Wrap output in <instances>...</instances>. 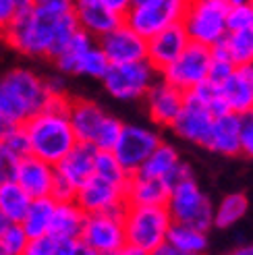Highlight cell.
<instances>
[{
  "mask_svg": "<svg viewBox=\"0 0 253 255\" xmlns=\"http://www.w3.org/2000/svg\"><path fill=\"white\" fill-rule=\"evenodd\" d=\"M77 31L79 25L73 17V10L50 12L31 6L17 12V17L0 33V40L27 58L52 60Z\"/></svg>",
  "mask_w": 253,
  "mask_h": 255,
  "instance_id": "obj_1",
  "label": "cell"
},
{
  "mask_svg": "<svg viewBox=\"0 0 253 255\" xmlns=\"http://www.w3.org/2000/svg\"><path fill=\"white\" fill-rule=\"evenodd\" d=\"M0 154L15 162L29 154V143L21 125H8L4 131H0Z\"/></svg>",
  "mask_w": 253,
  "mask_h": 255,
  "instance_id": "obj_33",
  "label": "cell"
},
{
  "mask_svg": "<svg viewBox=\"0 0 253 255\" xmlns=\"http://www.w3.org/2000/svg\"><path fill=\"white\" fill-rule=\"evenodd\" d=\"M249 27H251V4L249 2L229 4V10H226V29L241 31Z\"/></svg>",
  "mask_w": 253,
  "mask_h": 255,
  "instance_id": "obj_36",
  "label": "cell"
},
{
  "mask_svg": "<svg viewBox=\"0 0 253 255\" xmlns=\"http://www.w3.org/2000/svg\"><path fill=\"white\" fill-rule=\"evenodd\" d=\"M226 255H253V245H243V247H237V249L229 251Z\"/></svg>",
  "mask_w": 253,
  "mask_h": 255,
  "instance_id": "obj_45",
  "label": "cell"
},
{
  "mask_svg": "<svg viewBox=\"0 0 253 255\" xmlns=\"http://www.w3.org/2000/svg\"><path fill=\"white\" fill-rule=\"evenodd\" d=\"M135 172H143L147 176L162 178L168 187H172L174 183L183 181L187 176H191V168H189L187 162H183L179 149L166 141H162L154 151H151L149 158L141 164V168L135 170Z\"/></svg>",
  "mask_w": 253,
  "mask_h": 255,
  "instance_id": "obj_18",
  "label": "cell"
},
{
  "mask_svg": "<svg viewBox=\"0 0 253 255\" xmlns=\"http://www.w3.org/2000/svg\"><path fill=\"white\" fill-rule=\"evenodd\" d=\"M239 135H241V117L235 112H222L214 117L204 147L226 158L239 156L241 154Z\"/></svg>",
  "mask_w": 253,
  "mask_h": 255,
  "instance_id": "obj_23",
  "label": "cell"
},
{
  "mask_svg": "<svg viewBox=\"0 0 253 255\" xmlns=\"http://www.w3.org/2000/svg\"><path fill=\"white\" fill-rule=\"evenodd\" d=\"M164 206H166L172 222L195 226L206 233H210V228H214L212 226L214 201L210 199L208 193H204V189L199 187L193 174L170 187L168 199Z\"/></svg>",
  "mask_w": 253,
  "mask_h": 255,
  "instance_id": "obj_6",
  "label": "cell"
},
{
  "mask_svg": "<svg viewBox=\"0 0 253 255\" xmlns=\"http://www.w3.org/2000/svg\"><path fill=\"white\" fill-rule=\"evenodd\" d=\"M98 46L102 48L110 65H123V62L145 60L147 54V40L133 31L129 25H117L112 31L98 37Z\"/></svg>",
  "mask_w": 253,
  "mask_h": 255,
  "instance_id": "obj_15",
  "label": "cell"
},
{
  "mask_svg": "<svg viewBox=\"0 0 253 255\" xmlns=\"http://www.w3.org/2000/svg\"><path fill=\"white\" fill-rule=\"evenodd\" d=\"M235 69V65L231 60H226L224 56L212 52V60H210V71H208V81L214 85H220L226 77L231 75V71Z\"/></svg>",
  "mask_w": 253,
  "mask_h": 255,
  "instance_id": "obj_37",
  "label": "cell"
},
{
  "mask_svg": "<svg viewBox=\"0 0 253 255\" xmlns=\"http://www.w3.org/2000/svg\"><path fill=\"white\" fill-rule=\"evenodd\" d=\"M241 2H251V0H229V4H241Z\"/></svg>",
  "mask_w": 253,
  "mask_h": 255,
  "instance_id": "obj_50",
  "label": "cell"
},
{
  "mask_svg": "<svg viewBox=\"0 0 253 255\" xmlns=\"http://www.w3.org/2000/svg\"><path fill=\"white\" fill-rule=\"evenodd\" d=\"M27 241H29V237L25 235L21 224L12 222L6 228V233L0 237V249H2L6 255H21L25 245H27Z\"/></svg>",
  "mask_w": 253,
  "mask_h": 255,
  "instance_id": "obj_35",
  "label": "cell"
},
{
  "mask_svg": "<svg viewBox=\"0 0 253 255\" xmlns=\"http://www.w3.org/2000/svg\"><path fill=\"white\" fill-rule=\"evenodd\" d=\"M119 255H147L145 251H141L139 247H135V245H129V243H125V247L121 249V253Z\"/></svg>",
  "mask_w": 253,
  "mask_h": 255,
  "instance_id": "obj_44",
  "label": "cell"
},
{
  "mask_svg": "<svg viewBox=\"0 0 253 255\" xmlns=\"http://www.w3.org/2000/svg\"><path fill=\"white\" fill-rule=\"evenodd\" d=\"M166 245L185 251V253H195V255H206L208 251V233L201 228L181 224V222H172L166 235Z\"/></svg>",
  "mask_w": 253,
  "mask_h": 255,
  "instance_id": "obj_28",
  "label": "cell"
},
{
  "mask_svg": "<svg viewBox=\"0 0 253 255\" xmlns=\"http://www.w3.org/2000/svg\"><path fill=\"white\" fill-rule=\"evenodd\" d=\"M110 69V62L106 58V54L102 52V48L98 46V42L85 50L83 56L77 62V69H75V77H87V79H102L106 71Z\"/></svg>",
  "mask_w": 253,
  "mask_h": 255,
  "instance_id": "obj_32",
  "label": "cell"
},
{
  "mask_svg": "<svg viewBox=\"0 0 253 255\" xmlns=\"http://www.w3.org/2000/svg\"><path fill=\"white\" fill-rule=\"evenodd\" d=\"M212 52L224 56L231 60L235 67L253 65V29H241V31H229L222 42L212 46Z\"/></svg>",
  "mask_w": 253,
  "mask_h": 255,
  "instance_id": "obj_25",
  "label": "cell"
},
{
  "mask_svg": "<svg viewBox=\"0 0 253 255\" xmlns=\"http://www.w3.org/2000/svg\"><path fill=\"white\" fill-rule=\"evenodd\" d=\"M12 181L31 199L50 197L52 185H54V164H50L33 154H27L21 160H17L15 172H12Z\"/></svg>",
  "mask_w": 253,
  "mask_h": 255,
  "instance_id": "obj_17",
  "label": "cell"
},
{
  "mask_svg": "<svg viewBox=\"0 0 253 255\" xmlns=\"http://www.w3.org/2000/svg\"><path fill=\"white\" fill-rule=\"evenodd\" d=\"M123 212L85 214L79 241L98 255H119L126 243Z\"/></svg>",
  "mask_w": 253,
  "mask_h": 255,
  "instance_id": "obj_10",
  "label": "cell"
},
{
  "mask_svg": "<svg viewBox=\"0 0 253 255\" xmlns=\"http://www.w3.org/2000/svg\"><path fill=\"white\" fill-rule=\"evenodd\" d=\"M229 0H187L181 25L189 35V42L201 46H216L229 33L226 29Z\"/></svg>",
  "mask_w": 253,
  "mask_h": 255,
  "instance_id": "obj_7",
  "label": "cell"
},
{
  "mask_svg": "<svg viewBox=\"0 0 253 255\" xmlns=\"http://www.w3.org/2000/svg\"><path fill=\"white\" fill-rule=\"evenodd\" d=\"M94 44H96L94 37L87 35L85 31L79 29V31L75 33L71 40L65 44V48H62L60 52L52 58L56 71L62 73V75H67V77H75V69H77L79 58L83 56L85 50H90Z\"/></svg>",
  "mask_w": 253,
  "mask_h": 255,
  "instance_id": "obj_29",
  "label": "cell"
},
{
  "mask_svg": "<svg viewBox=\"0 0 253 255\" xmlns=\"http://www.w3.org/2000/svg\"><path fill=\"white\" fill-rule=\"evenodd\" d=\"M187 0H139L125 12L123 23L141 37H151L158 31L181 23Z\"/></svg>",
  "mask_w": 253,
  "mask_h": 255,
  "instance_id": "obj_9",
  "label": "cell"
},
{
  "mask_svg": "<svg viewBox=\"0 0 253 255\" xmlns=\"http://www.w3.org/2000/svg\"><path fill=\"white\" fill-rule=\"evenodd\" d=\"M56 199L54 197H35L31 199L27 212H25L23 220L19 222L29 239L50 235V222H52Z\"/></svg>",
  "mask_w": 253,
  "mask_h": 255,
  "instance_id": "obj_27",
  "label": "cell"
},
{
  "mask_svg": "<svg viewBox=\"0 0 253 255\" xmlns=\"http://www.w3.org/2000/svg\"><path fill=\"white\" fill-rule=\"evenodd\" d=\"M48 98L44 77L29 67H12L0 75V110L10 125H21L40 112Z\"/></svg>",
  "mask_w": 253,
  "mask_h": 255,
  "instance_id": "obj_3",
  "label": "cell"
},
{
  "mask_svg": "<svg viewBox=\"0 0 253 255\" xmlns=\"http://www.w3.org/2000/svg\"><path fill=\"white\" fill-rule=\"evenodd\" d=\"M94 174L106 178V181L119 183V185H126V181H129V172L121 166V162L115 158L112 151H100V149L96 151Z\"/></svg>",
  "mask_w": 253,
  "mask_h": 255,
  "instance_id": "obj_34",
  "label": "cell"
},
{
  "mask_svg": "<svg viewBox=\"0 0 253 255\" xmlns=\"http://www.w3.org/2000/svg\"><path fill=\"white\" fill-rule=\"evenodd\" d=\"M69 100L71 96H50L40 112L21 123L29 143V154L56 164L77 143L69 121Z\"/></svg>",
  "mask_w": 253,
  "mask_h": 255,
  "instance_id": "obj_2",
  "label": "cell"
},
{
  "mask_svg": "<svg viewBox=\"0 0 253 255\" xmlns=\"http://www.w3.org/2000/svg\"><path fill=\"white\" fill-rule=\"evenodd\" d=\"M17 4H15V0H0V33H2L6 29V25L17 17Z\"/></svg>",
  "mask_w": 253,
  "mask_h": 255,
  "instance_id": "obj_40",
  "label": "cell"
},
{
  "mask_svg": "<svg viewBox=\"0 0 253 255\" xmlns=\"http://www.w3.org/2000/svg\"><path fill=\"white\" fill-rule=\"evenodd\" d=\"M164 139H162V135L158 131V127L123 123L121 135H119L115 147H112L110 151L121 162V166L131 174V172L141 168V164L149 158V154Z\"/></svg>",
  "mask_w": 253,
  "mask_h": 255,
  "instance_id": "obj_12",
  "label": "cell"
},
{
  "mask_svg": "<svg viewBox=\"0 0 253 255\" xmlns=\"http://www.w3.org/2000/svg\"><path fill=\"white\" fill-rule=\"evenodd\" d=\"M249 4H251V29H253V0H251Z\"/></svg>",
  "mask_w": 253,
  "mask_h": 255,
  "instance_id": "obj_51",
  "label": "cell"
},
{
  "mask_svg": "<svg viewBox=\"0 0 253 255\" xmlns=\"http://www.w3.org/2000/svg\"><path fill=\"white\" fill-rule=\"evenodd\" d=\"M151 255H195V253H185V251H179V249H174V247H170V245L164 243L158 251H154Z\"/></svg>",
  "mask_w": 253,
  "mask_h": 255,
  "instance_id": "obj_43",
  "label": "cell"
},
{
  "mask_svg": "<svg viewBox=\"0 0 253 255\" xmlns=\"http://www.w3.org/2000/svg\"><path fill=\"white\" fill-rule=\"evenodd\" d=\"M125 187L106 181L102 176L92 174L87 181L77 189L75 193V203L85 212V214H100V212H119L126 208L125 199Z\"/></svg>",
  "mask_w": 253,
  "mask_h": 255,
  "instance_id": "obj_13",
  "label": "cell"
},
{
  "mask_svg": "<svg viewBox=\"0 0 253 255\" xmlns=\"http://www.w3.org/2000/svg\"><path fill=\"white\" fill-rule=\"evenodd\" d=\"M15 160H10L6 156L0 154V183L2 181H10L12 178V172H15Z\"/></svg>",
  "mask_w": 253,
  "mask_h": 255,
  "instance_id": "obj_41",
  "label": "cell"
},
{
  "mask_svg": "<svg viewBox=\"0 0 253 255\" xmlns=\"http://www.w3.org/2000/svg\"><path fill=\"white\" fill-rule=\"evenodd\" d=\"M31 203V197L12 181H2L0 183V212H2L10 222H21L25 212H27Z\"/></svg>",
  "mask_w": 253,
  "mask_h": 255,
  "instance_id": "obj_31",
  "label": "cell"
},
{
  "mask_svg": "<svg viewBox=\"0 0 253 255\" xmlns=\"http://www.w3.org/2000/svg\"><path fill=\"white\" fill-rule=\"evenodd\" d=\"M69 121L77 141L90 143L100 151L115 147L123 129V121L108 114L98 102L85 98L69 100Z\"/></svg>",
  "mask_w": 253,
  "mask_h": 255,
  "instance_id": "obj_4",
  "label": "cell"
},
{
  "mask_svg": "<svg viewBox=\"0 0 253 255\" xmlns=\"http://www.w3.org/2000/svg\"><path fill=\"white\" fill-rule=\"evenodd\" d=\"M239 143H241V154L247 158H253V112L241 117V135H239Z\"/></svg>",
  "mask_w": 253,
  "mask_h": 255,
  "instance_id": "obj_38",
  "label": "cell"
},
{
  "mask_svg": "<svg viewBox=\"0 0 253 255\" xmlns=\"http://www.w3.org/2000/svg\"><path fill=\"white\" fill-rule=\"evenodd\" d=\"M44 85H46L48 96H69L67 94V75H62L58 71L54 75L44 77Z\"/></svg>",
  "mask_w": 253,
  "mask_h": 255,
  "instance_id": "obj_39",
  "label": "cell"
},
{
  "mask_svg": "<svg viewBox=\"0 0 253 255\" xmlns=\"http://www.w3.org/2000/svg\"><path fill=\"white\" fill-rule=\"evenodd\" d=\"M249 210V199L245 193H229L224 195L218 203H214V228H231L239 224V220L245 218Z\"/></svg>",
  "mask_w": 253,
  "mask_h": 255,
  "instance_id": "obj_30",
  "label": "cell"
},
{
  "mask_svg": "<svg viewBox=\"0 0 253 255\" xmlns=\"http://www.w3.org/2000/svg\"><path fill=\"white\" fill-rule=\"evenodd\" d=\"M183 100H185V94L181 89L172 87L170 83L158 77V81L151 85L147 89V94L143 96L147 119L151 121L154 127H158V129H170L176 114L181 112Z\"/></svg>",
  "mask_w": 253,
  "mask_h": 255,
  "instance_id": "obj_16",
  "label": "cell"
},
{
  "mask_svg": "<svg viewBox=\"0 0 253 255\" xmlns=\"http://www.w3.org/2000/svg\"><path fill=\"white\" fill-rule=\"evenodd\" d=\"M10 224H12V222H10L8 218H6V216H4L2 212H0V237H2V235L6 233V228H8Z\"/></svg>",
  "mask_w": 253,
  "mask_h": 255,
  "instance_id": "obj_47",
  "label": "cell"
},
{
  "mask_svg": "<svg viewBox=\"0 0 253 255\" xmlns=\"http://www.w3.org/2000/svg\"><path fill=\"white\" fill-rule=\"evenodd\" d=\"M126 243L135 245L147 255L166 243L172 218L166 206H126L123 212Z\"/></svg>",
  "mask_w": 253,
  "mask_h": 255,
  "instance_id": "obj_5",
  "label": "cell"
},
{
  "mask_svg": "<svg viewBox=\"0 0 253 255\" xmlns=\"http://www.w3.org/2000/svg\"><path fill=\"white\" fill-rule=\"evenodd\" d=\"M33 2H35V0H15V4H17V8H19V10L31 8V6H33Z\"/></svg>",
  "mask_w": 253,
  "mask_h": 255,
  "instance_id": "obj_48",
  "label": "cell"
},
{
  "mask_svg": "<svg viewBox=\"0 0 253 255\" xmlns=\"http://www.w3.org/2000/svg\"><path fill=\"white\" fill-rule=\"evenodd\" d=\"M212 121H214V114L210 112V108L195 94L189 92V94H185L181 112L176 114L174 123L170 125V131L176 137H181L183 141L204 147Z\"/></svg>",
  "mask_w": 253,
  "mask_h": 255,
  "instance_id": "obj_14",
  "label": "cell"
},
{
  "mask_svg": "<svg viewBox=\"0 0 253 255\" xmlns=\"http://www.w3.org/2000/svg\"><path fill=\"white\" fill-rule=\"evenodd\" d=\"M73 255H98V253H96V251H92L90 247L83 245L81 241H79V243H77V249H75V253H73Z\"/></svg>",
  "mask_w": 253,
  "mask_h": 255,
  "instance_id": "obj_46",
  "label": "cell"
},
{
  "mask_svg": "<svg viewBox=\"0 0 253 255\" xmlns=\"http://www.w3.org/2000/svg\"><path fill=\"white\" fill-rule=\"evenodd\" d=\"M102 4H106L112 12H117V15H121V17H125V12L131 8V4H133V0H100Z\"/></svg>",
  "mask_w": 253,
  "mask_h": 255,
  "instance_id": "obj_42",
  "label": "cell"
},
{
  "mask_svg": "<svg viewBox=\"0 0 253 255\" xmlns=\"http://www.w3.org/2000/svg\"><path fill=\"white\" fill-rule=\"evenodd\" d=\"M210 60H212V48L189 42V46L179 54V58H174L168 67L160 71V79L187 94L208 81Z\"/></svg>",
  "mask_w": 253,
  "mask_h": 255,
  "instance_id": "obj_11",
  "label": "cell"
},
{
  "mask_svg": "<svg viewBox=\"0 0 253 255\" xmlns=\"http://www.w3.org/2000/svg\"><path fill=\"white\" fill-rule=\"evenodd\" d=\"M170 187L162 178L147 176L143 172H131L125 187L126 206H164Z\"/></svg>",
  "mask_w": 253,
  "mask_h": 255,
  "instance_id": "obj_24",
  "label": "cell"
},
{
  "mask_svg": "<svg viewBox=\"0 0 253 255\" xmlns=\"http://www.w3.org/2000/svg\"><path fill=\"white\" fill-rule=\"evenodd\" d=\"M73 17L77 21L79 29L92 35L94 40L102 37L123 23V17L112 12L100 0H73Z\"/></svg>",
  "mask_w": 253,
  "mask_h": 255,
  "instance_id": "obj_20",
  "label": "cell"
},
{
  "mask_svg": "<svg viewBox=\"0 0 253 255\" xmlns=\"http://www.w3.org/2000/svg\"><path fill=\"white\" fill-rule=\"evenodd\" d=\"M83 220H85V212L73 199L56 201L52 222H50V235L58 237V239H77L79 241Z\"/></svg>",
  "mask_w": 253,
  "mask_h": 255,
  "instance_id": "obj_26",
  "label": "cell"
},
{
  "mask_svg": "<svg viewBox=\"0 0 253 255\" xmlns=\"http://www.w3.org/2000/svg\"><path fill=\"white\" fill-rule=\"evenodd\" d=\"M160 77L158 69L149 60L123 62V65H110L102 81L106 94L119 102H137L143 100L147 89Z\"/></svg>",
  "mask_w": 253,
  "mask_h": 255,
  "instance_id": "obj_8",
  "label": "cell"
},
{
  "mask_svg": "<svg viewBox=\"0 0 253 255\" xmlns=\"http://www.w3.org/2000/svg\"><path fill=\"white\" fill-rule=\"evenodd\" d=\"M218 92L229 112L239 117L253 112V65L235 67L218 85Z\"/></svg>",
  "mask_w": 253,
  "mask_h": 255,
  "instance_id": "obj_19",
  "label": "cell"
},
{
  "mask_svg": "<svg viewBox=\"0 0 253 255\" xmlns=\"http://www.w3.org/2000/svg\"><path fill=\"white\" fill-rule=\"evenodd\" d=\"M96 151L98 149L94 145L77 141L65 158L54 164V174L60 178V181L69 183L75 189V193H77V189L94 174Z\"/></svg>",
  "mask_w": 253,
  "mask_h": 255,
  "instance_id": "obj_22",
  "label": "cell"
},
{
  "mask_svg": "<svg viewBox=\"0 0 253 255\" xmlns=\"http://www.w3.org/2000/svg\"><path fill=\"white\" fill-rule=\"evenodd\" d=\"M8 125H10V123H8L6 119H4V114H2V110H0V131H4V129H6V127H8Z\"/></svg>",
  "mask_w": 253,
  "mask_h": 255,
  "instance_id": "obj_49",
  "label": "cell"
},
{
  "mask_svg": "<svg viewBox=\"0 0 253 255\" xmlns=\"http://www.w3.org/2000/svg\"><path fill=\"white\" fill-rule=\"evenodd\" d=\"M187 46H189V35L183 29V25L181 23L170 25V27L158 31L156 35L147 37L145 60H149L160 73L164 67H168L174 58H179V54Z\"/></svg>",
  "mask_w": 253,
  "mask_h": 255,
  "instance_id": "obj_21",
  "label": "cell"
}]
</instances>
